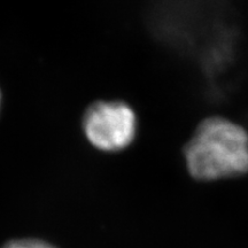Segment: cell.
Here are the masks:
<instances>
[{
    "label": "cell",
    "mask_w": 248,
    "mask_h": 248,
    "mask_svg": "<svg viewBox=\"0 0 248 248\" xmlns=\"http://www.w3.org/2000/svg\"><path fill=\"white\" fill-rule=\"evenodd\" d=\"M0 104H1V92H0Z\"/></svg>",
    "instance_id": "cell-4"
},
{
    "label": "cell",
    "mask_w": 248,
    "mask_h": 248,
    "mask_svg": "<svg viewBox=\"0 0 248 248\" xmlns=\"http://www.w3.org/2000/svg\"><path fill=\"white\" fill-rule=\"evenodd\" d=\"M185 160L192 177L216 181L248 172V133L239 122L209 115L195 125L185 145Z\"/></svg>",
    "instance_id": "cell-1"
},
{
    "label": "cell",
    "mask_w": 248,
    "mask_h": 248,
    "mask_svg": "<svg viewBox=\"0 0 248 248\" xmlns=\"http://www.w3.org/2000/svg\"><path fill=\"white\" fill-rule=\"evenodd\" d=\"M2 248H55L45 241L36 239H20L9 241Z\"/></svg>",
    "instance_id": "cell-3"
},
{
    "label": "cell",
    "mask_w": 248,
    "mask_h": 248,
    "mask_svg": "<svg viewBox=\"0 0 248 248\" xmlns=\"http://www.w3.org/2000/svg\"><path fill=\"white\" fill-rule=\"evenodd\" d=\"M80 124L92 146L117 152L130 146L136 139L139 117L135 108L122 99H98L85 107Z\"/></svg>",
    "instance_id": "cell-2"
}]
</instances>
